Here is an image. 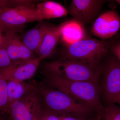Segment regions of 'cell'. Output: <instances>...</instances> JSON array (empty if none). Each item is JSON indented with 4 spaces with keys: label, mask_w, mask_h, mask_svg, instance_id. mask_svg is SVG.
<instances>
[{
    "label": "cell",
    "mask_w": 120,
    "mask_h": 120,
    "mask_svg": "<svg viewBox=\"0 0 120 120\" xmlns=\"http://www.w3.org/2000/svg\"><path fill=\"white\" fill-rule=\"evenodd\" d=\"M116 1L118 4H120V0H116Z\"/></svg>",
    "instance_id": "d4e9b609"
},
{
    "label": "cell",
    "mask_w": 120,
    "mask_h": 120,
    "mask_svg": "<svg viewBox=\"0 0 120 120\" xmlns=\"http://www.w3.org/2000/svg\"><path fill=\"white\" fill-rule=\"evenodd\" d=\"M0 120H3V119H2V118H0Z\"/></svg>",
    "instance_id": "484cf974"
},
{
    "label": "cell",
    "mask_w": 120,
    "mask_h": 120,
    "mask_svg": "<svg viewBox=\"0 0 120 120\" xmlns=\"http://www.w3.org/2000/svg\"><path fill=\"white\" fill-rule=\"evenodd\" d=\"M112 54L105 65H101L103 76L102 90L109 105L116 103L120 95V63Z\"/></svg>",
    "instance_id": "52a82bcc"
},
{
    "label": "cell",
    "mask_w": 120,
    "mask_h": 120,
    "mask_svg": "<svg viewBox=\"0 0 120 120\" xmlns=\"http://www.w3.org/2000/svg\"><path fill=\"white\" fill-rule=\"evenodd\" d=\"M104 120H120V106L110 104L105 109Z\"/></svg>",
    "instance_id": "e0dca14e"
},
{
    "label": "cell",
    "mask_w": 120,
    "mask_h": 120,
    "mask_svg": "<svg viewBox=\"0 0 120 120\" xmlns=\"http://www.w3.org/2000/svg\"><path fill=\"white\" fill-rule=\"evenodd\" d=\"M36 7L0 9V33L22 32L26 24L43 21Z\"/></svg>",
    "instance_id": "277c9868"
},
{
    "label": "cell",
    "mask_w": 120,
    "mask_h": 120,
    "mask_svg": "<svg viewBox=\"0 0 120 120\" xmlns=\"http://www.w3.org/2000/svg\"><path fill=\"white\" fill-rule=\"evenodd\" d=\"M36 8L43 20L64 17L68 14V9L55 1H45L37 4Z\"/></svg>",
    "instance_id": "5bb4252c"
},
{
    "label": "cell",
    "mask_w": 120,
    "mask_h": 120,
    "mask_svg": "<svg viewBox=\"0 0 120 120\" xmlns=\"http://www.w3.org/2000/svg\"><path fill=\"white\" fill-rule=\"evenodd\" d=\"M38 120H60V116L50 111L43 112Z\"/></svg>",
    "instance_id": "ffe728a7"
},
{
    "label": "cell",
    "mask_w": 120,
    "mask_h": 120,
    "mask_svg": "<svg viewBox=\"0 0 120 120\" xmlns=\"http://www.w3.org/2000/svg\"></svg>",
    "instance_id": "4316f807"
},
{
    "label": "cell",
    "mask_w": 120,
    "mask_h": 120,
    "mask_svg": "<svg viewBox=\"0 0 120 120\" xmlns=\"http://www.w3.org/2000/svg\"><path fill=\"white\" fill-rule=\"evenodd\" d=\"M10 120H38L43 113L40 98L35 89L9 105Z\"/></svg>",
    "instance_id": "8992f818"
},
{
    "label": "cell",
    "mask_w": 120,
    "mask_h": 120,
    "mask_svg": "<svg viewBox=\"0 0 120 120\" xmlns=\"http://www.w3.org/2000/svg\"><path fill=\"white\" fill-rule=\"evenodd\" d=\"M109 52L120 63V40L110 41Z\"/></svg>",
    "instance_id": "d6986e66"
},
{
    "label": "cell",
    "mask_w": 120,
    "mask_h": 120,
    "mask_svg": "<svg viewBox=\"0 0 120 120\" xmlns=\"http://www.w3.org/2000/svg\"><path fill=\"white\" fill-rule=\"evenodd\" d=\"M13 63L11 60L7 50L0 40V70L4 69L11 67Z\"/></svg>",
    "instance_id": "ac0fdd59"
},
{
    "label": "cell",
    "mask_w": 120,
    "mask_h": 120,
    "mask_svg": "<svg viewBox=\"0 0 120 120\" xmlns=\"http://www.w3.org/2000/svg\"><path fill=\"white\" fill-rule=\"evenodd\" d=\"M44 72L71 81H88L98 83L101 68V65L99 67H95L82 61L63 57L46 64Z\"/></svg>",
    "instance_id": "3957f363"
},
{
    "label": "cell",
    "mask_w": 120,
    "mask_h": 120,
    "mask_svg": "<svg viewBox=\"0 0 120 120\" xmlns=\"http://www.w3.org/2000/svg\"><path fill=\"white\" fill-rule=\"evenodd\" d=\"M116 103H118V104L120 105V95L119 98H118V99H117V101Z\"/></svg>",
    "instance_id": "cb8c5ba5"
},
{
    "label": "cell",
    "mask_w": 120,
    "mask_h": 120,
    "mask_svg": "<svg viewBox=\"0 0 120 120\" xmlns=\"http://www.w3.org/2000/svg\"><path fill=\"white\" fill-rule=\"evenodd\" d=\"M60 120H81L72 117L67 116H60Z\"/></svg>",
    "instance_id": "7402d4cb"
},
{
    "label": "cell",
    "mask_w": 120,
    "mask_h": 120,
    "mask_svg": "<svg viewBox=\"0 0 120 120\" xmlns=\"http://www.w3.org/2000/svg\"><path fill=\"white\" fill-rule=\"evenodd\" d=\"M1 40L13 63L20 61L34 60L37 57L34 53L24 44L16 33H4L1 37Z\"/></svg>",
    "instance_id": "8fae6325"
},
{
    "label": "cell",
    "mask_w": 120,
    "mask_h": 120,
    "mask_svg": "<svg viewBox=\"0 0 120 120\" xmlns=\"http://www.w3.org/2000/svg\"><path fill=\"white\" fill-rule=\"evenodd\" d=\"M35 89L30 84L24 82L8 80V109L12 102L22 98Z\"/></svg>",
    "instance_id": "9a60e30c"
},
{
    "label": "cell",
    "mask_w": 120,
    "mask_h": 120,
    "mask_svg": "<svg viewBox=\"0 0 120 120\" xmlns=\"http://www.w3.org/2000/svg\"><path fill=\"white\" fill-rule=\"evenodd\" d=\"M102 116L100 114H98L97 118L92 120H105L104 119H102Z\"/></svg>",
    "instance_id": "603a6c76"
},
{
    "label": "cell",
    "mask_w": 120,
    "mask_h": 120,
    "mask_svg": "<svg viewBox=\"0 0 120 120\" xmlns=\"http://www.w3.org/2000/svg\"><path fill=\"white\" fill-rule=\"evenodd\" d=\"M49 86L68 94L104 115L105 109L100 101V88L98 83L88 81L68 80L50 73H44Z\"/></svg>",
    "instance_id": "6da1fadb"
},
{
    "label": "cell",
    "mask_w": 120,
    "mask_h": 120,
    "mask_svg": "<svg viewBox=\"0 0 120 120\" xmlns=\"http://www.w3.org/2000/svg\"><path fill=\"white\" fill-rule=\"evenodd\" d=\"M120 29V16L113 10L106 11L99 15L94 22L90 34L103 41L114 36Z\"/></svg>",
    "instance_id": "9c48e42d"
},
{
    "label": "cell",
    "mask_w": 120,
    "mask_h": 120,
    "mask_svg": "<svg viewBox=\"0 0 120 120\" xmlns=\"http://www.w3.org/2000/svg\"><path fill=\"white\" fill-rule=\"evenodd\" d=\"M8 80L0 75V109L7 112L8 106Z\"/></svg>",
    "instance_id": "2e32d148"
},
{
    "label": "cell",
    "mask_w": 120,
    "mask_h": 120,
    "mask_svg": "<svg viewBox=\"0 0 120 120\" xmlns=\"http://www.w3.org/2000/svg\"><path fill=\"white\" fill-rule=\"evenodd\" d=\"M75 23L72 19L67 20L57 26H52L45 35L36 53L38 57L44 59L51 56L65 30Z\"/></svg>",
    "instance_id": "7c38bea8"
},
{
    "label": "cell",
    "mask_w": 120,
    "mask_h": 120,
    "mask_svg": "<svg viewBox=\"0 0 120 120\" xmlns=\"http://www.w3.org/2000/svg\"><path fill=\"white\" fill-rule=\"evenodd\" d=\"M41 22L27 32L22 40L24 44L34 53H37L46 32L53 26Z\"/></svg>",
    "instance_id": "4fadbf2b"
},
{
    "label": "cell",
    "mask_w": 120,
    "mask_h": 120,
    "mask_svg": "<svg viewBox=\"0 0 120 120\" xmlns=\"http://www.w3.org/2000/svg\"><path fill=\"white\" fill-rule=\"evenodd\" d=\"M63 57L76 60L95 67L109 52L110 41H103L86 36L73 43H67Z\"/></svg>",
    "instance_id": "7a4b0ae2"
},
{
    "label": "cell",
    "mask_w": 120,
    "mask_h": 120,
    "mask_svg": "<svg viewBox=\"0 0 120 120\" xmlns=\"http://www.w3.org/2000/svg\"><path fill=\"white\" fill-rule=\"evenodd\" d=\"M12 5V0H0V9L6 8H11Z\"/></svg>",
    "instance_id": "44dd1931"
},
{
    "label": "cell",
    "mask_w": 120,
    "mask_h": 120,
    "mask_svg": "<svg viewBox=\"0 0 120 120\" xmlns=\"http://www.w3.org/2000/svg\"><path fill=\"white\" fill-rule=\"evenodd\" d=\"M107 2L104 0H73L68 8V14L83 27L94 23Z\"/></svg>",
    "instance_id": "ba28073f"
},
{
    "label": "cell",
    "mask_w": 120,
    "mask_h": 120,
    "mask_svg": "<svg viewBox=\"0 0 120 120\" xmlns=\"http://www.w3.org/2000/svg\"><path fill=\"white\" fill-rule=\"evenodd\" d=\"M41 92L43 101L49 111L58 115L83 116L91 109L87 105L59 90L44 89Z\"/></svg>",
    "instance_id": "5b68a950"
},
{
    "label": "cell",
    "mask_w": 120,
    "mask_h": 120,
    "mask_svg": "<svg viewBox=\"0 0 120 120\" xmlns=\"http://www.w3.org/2000/svg\"><path fill=\"white\" fill-rule=\"evenodd\" d=\"M43 60L38 57L34 60L14 62L9 68L0 70V75L8 80L24 82L33 77Z\"/></svg>",
    "instance_id": "30bf717a"
}]
</instances>
